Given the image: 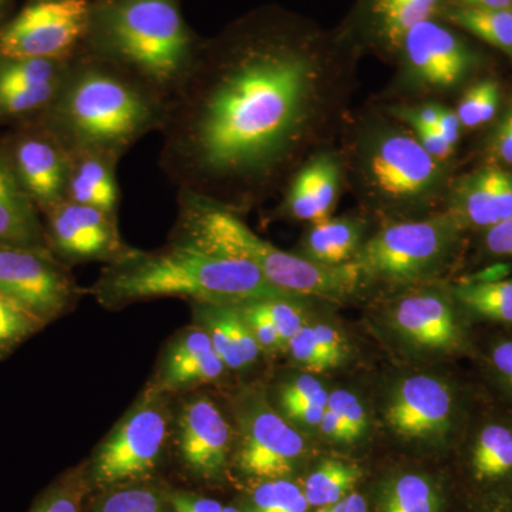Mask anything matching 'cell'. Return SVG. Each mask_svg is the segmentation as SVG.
<instances>
[{"mask_svg":"<svg viewBox=\"0 0 512 512\" xmlns=\"http://www.w3.org/2000/svg\"><path fill=\"white\" fill-rule=\"evenodd\" d=\"M165 396L148 387L84 464L92 493L158 480L170 433Z\"/></svg>","mask_w":512,"mask_h":512,"instance_id":"6","label":"cell"},{"mask_svg":"<svg viewBox=\"0 0 512 512\" xmlns=\"http://www.w3.org/2000/svg\"><path fill=\"white\" fill-rule=\"evenodd\" d=\"M259 301L261 299L238 303L239 312H241L245 322L248 323L259 349L268 350V352L281 350L282 345L278 333H276L274 325H272Z\"/></svg>","mask_w":512,"mask_h":512,"instance_id":"40","label":"cell"},{"mask_svg":"<svg viewBox=\"0 0 512 512\" xmlns=\"http://www.w3.org/2000/svg\"><path fill=\"white\" fill-rule=\"evenodd\" d=\"M245 399L232 466L254 483L288 478L305 454V440L264 397L255 394Z\"/></svg>","mask_w":512,"mask_h":512,"instance_id":"10","label":"cell"},{"mask_svg":"<svg viewBox=\"0 0 512 512\" xmlns=\"http://www.w3.org/2000/svg\"><path fill=\"white\" fill-rule=\"evenodd\" d=\"M224 362L200 326L185 329L168 345L150 389L168 394L215 382L225 372Z\"/></svg>","mask_w":512,"mask_h":512,"instance_id":"18","label":"cell"},{"mask_svg":"<svg viewBox=\"0 0 512 512\" xmlns=\"http://www.w3.org/2000/svg\"><path fill=\"white\" fill-rule=\"evenodd\" d=\"M444 0H369L370 19L377 37L390 49H400L406 33L434 19Z\"/></svg>","mask_w":512,"mask_h":512,"instance_id":"26","label":"cell"},{"mask_svg":"<svg viewBox=\"0 0 512 512\" xmlns=\"http://www.w3.org/2000/svg\"><path fill=\"white\" fill-rule=\"evenodd\" d=\"M173 239L247 261L276 288L298 298L342 299L355 293L363 282L355 262L326 266L289 254L258 237L237 212L188 192L178 191Z\"/></svg>","mask_w":512,"mask_h":512,"instance_id":"5","label":"cell"},{"mask_svg":"<svg viewBox=\"0 0 512 512\" xmlns=\"http://www.w3.org/2000/svg\"><path fill=\"white\" fill-rule=\"evenodd\" d=\"M319 427L322 433L330 440L342 441V443H352V441H355L345 421L340 419L339 414L330 410L329 407H326Z\"/></svg>","mask_w":512,"mask_h":512,"instance_id":"47","label":"cell"},{"mask_svg":"<svg viewBox=\"0 0 512 512\" xmlns=\"http://www.w3.org/2000/svg\"><path fill=\"white\" fill-rule=\"evenodd\" d=\"M92 293L106 306L154 298H187L217 305H238L256 299H301L276 288L247 261L175 239L157 251L128 247L101 271Z\"/></svg>","mask_w":512,"mask_h":512,"instance_id":"3","label":"cell"},{"mask_svg":"<svg viewBox=\"0 0 512 512\" xmlns=\"http://www.w3.org/2000/svg\"><path fill=\"white\" fill-rule=\"evenodd\" d=\"M119 161L99 153L70 154L66 200L87 205L117 220L120 187Z\"/></svg>","mask_w":512,"mask_h":512,"instance_id":"24","label":"cell"},{"mask_svg":"<svg viewBox=\"0 0 512 512\" xmlns=\"http://www.w3.org/2000/svg\"><path fill=\"white\" fill-rule=\"evenodd\" d=\"M416 138L419 140L421 147L436 158L437 161L447 160L453 154L454 147L441 136L440 131L436 127L419 128L416 130Z\"/></svg>","mask_w":512,"mask_h":512,"instance_id":"45","label":"cell"},{"mask_svg":"<svg viewBox=\"0 0 512 512\" xmlns=\"http://www.w3.org/2000/svg\"><path fill=\"white\" fill-rule=\"evenodd\" d=\"M221 512H244L241 505H224Z\"/></svg>","mask_w":512,"mask_h":512,"instance_id":"52","label":"cell"},{"mask_svg":"<svg viewBox=\"0 0 512 512\" xmlns=\"http://www.w3.org/2000/svg\"><path fill=\"white\" fill-rule=\"evenodd\" d=\"M436 488L420 474H404L384 494L382 512H439Z\"/></svg>","mask_w":512,"mask_h":512,"instance_id":"34","label":"cell"},{"mask_svg":"<svg viewBox=\"0 0 512 512\" xmlns=\"http://www.w3.org/2000/svg\"><path fill=\"white\" fill-rule=\"evenodd\" d=\"M47 247L67 262H109L128 248L117 220L96 208L64 200L46 212Z\"/></svg>","mask_w":512,"mask_h":512,"instance_id":"13","label":"cell"},{"mask_svg":"<svg viewBox=\"0 0 512 512\" xmlns=\"http://www.w3.org/2000/svg\"><path fill=\"white\" fill-rule=\"evenodd\" d=\"M173 512H221L224 504L217 498L188 490V488H168Z\"/></svg>","mask_w":512,"mask_h":512,"instance_id":"42","label":"cell"},{"mask_svg":"<svg viewBox=\"0 0 512 512\" xmlns=\"http://www.w3.org/2000/svg\"><path fill=\"white\" fill-rule=\"evenodd\" d=\"M460 224L453 217L407 221L377 232L353 262L363 281L406 284L436 274L456 247Z\"/></svg>","mask_w":512,"mask_h":512,"instance_id":"7","label":"cell"},{"mask_svg":"<svg viewBox=\"0 0 512 512\" xmlns=\"http://www.w3.org/2000/svg\"><path fill=\"white\" fill-rule=\"evenodd\" d=\"M456 390L439 377L416 375L397 384L386 407L394 433L406 439H443L458 423Z\"/></svg>","mask_w":512,"mask_h":512,"instance_id":"14","label":"cell"},{"mask_svg":"<svg viewBox=\"0 0 512 512\" xmlns=\"http://www.w3.org/2000/svg\"><path fill=\"white\" fill-rule=\"evenodd\" d=\"M28 308L0 293V359L45 328Z\"/></svg>","mask_w":512,"mask_h":512,"instance_id":"35","label":"cell"},{"mask_svg":"<svg viewBox=\"0 0 512 512\" xmlns=\"http://www.w3.org/2000/svg\"><path fill=\"white\" fill-rule=\"evenodd\" d=\"M483 248L488 255L512 258V217L485 229Z\"/></svg>","mask_w":512,"mask_h":512,"instance_id":"44","label":"cell"},{"mask_svg":"<svg viewBox=\"0 0 512 512\" xmlns=\"http://www.w3.org/2000/svg\"><path fill=\"white\" fill-rule=\"evenodd\" d=\"M35 121L36 126L19 134L8 153L20 183L40 212L46 214L66 200L70 154L47 128Z\"/></svg>","mask_w":512,"mask_h":512,"instance_id":"17","label":"cell"},{"mask_svg":"<svg viewBox=\"0 0 512 512\" xmlns=\"http://www.w3.org/2000/svg\"><path fill=\"white\" fill-rule=\"evenodd\" d=\"M92 0H36L0 30V57L72 59L89 30Z\"/></svg>","mask_w":512,"mask_h":512,"instance_id":"8","label":"cell"},{"mask_svg":"<svg viewBox=\"0 0 512 512\" xmlns=\"http://www.w3.org/2000/svg\"><path fill=\"white\" fill-rule=\"evenodd\" d=\"M244 512H308L301 485L289 478L258 481L241 505Z\"/></svg>","mask_w":512,"mask_h":512,"instance_id":"32","label":"cell"},{"mask_svg":"<svg viewBox=\"0 0 512 512\" xmlns=\"http://www.w3.org/2000/svg\"><path fill=\"white\" fill-rule=\"evenodd\" d=\"M0 293L49 323L79 296L67 266L49 248L0 244Z\"/></svg>","mask_w":512,"mask_h":512,"instance_id":"11","label":"cell"},{"mask_svg":"<svg viewBox=\"0 0 512 512\" xmlns=\"http://www.w3.org/2000/svg\"><path fill=\"white\" fill-rule=\"evenodd\" d=\"M167 103L133 77L77 52L49 109L37 119L67 153L120 161L141 138L160 133Z\"/></svg>","mask_w":512,"mask_h":512,"instance_id":"2","label":"cell"},{"mask_svg":"<svg viewBox=\"0 0 512 512\" xmlns=\"http://www.w3.org/2000/svg\"><path fill=\"white\" fill-rule=\"evenodd\" d=\"M292 359L308 373H322L330 369L311 325H303L289 340L288 348Z\"/></svg>","mask_w":512,"mask_h":512,"instance_id":"39","label":"cell"},{"mask_svg":"<svg viewBox=\"0 0 512 512\" xmlns=\"http://www.w3.org/2000/svg\"><path fill=\"white\" fill-rule=\"evenodd\" d=\"M192 313L227 369H244L256 362L261 349L237 305L192 302Z\"/></svg>","mask_w":512,"mask_h":512,"instance_id":"23","label":"cell"},{"mask_svg":"<svg viewBox=\"0 0 512 512\" xmlns=\"http://www.w3.org/2000/svg\"><path fill=\"white\" fill-rule=\"evenodd\" d=\"M362 241V225L353 220H323L303 238V258L326 266H340L353 261Z\"/></svg>","mask_w":512,"mask_h":512,"instance_id":"25","label":"cell"},{"mask_svg":"<svg viewBox=\"0 0 512 512\" xmlns=\"http://www.w3.org/2000/svg\"><path fill=\"white\" fill-rule=\"evenodd\" d=\"M316 512H332V510H330V507H325V508H319V511H316Z\"/></svg>","mask_w":512,"mask_h":512,"instance_id":"53","label":"cell"},{"mask_svg":"<svg viewBox=\"0 0 512 512\" xmlns=\"http://www.w3.org/2000/svg\"><path fill=\"white\" fill-rule=\"evenodd\" d=\"M168 488L151 480L96 491L87 498L86 512H173Z\"/></svg>","mask_w":512,"mask_h":512,"instance_id":"28","label":"cell"},{"mask_svg":"<svg viewBox=\"0 0 512 512\" xmlns=\"http://www.w3.org/2000/svg\"><path fill=\"white\" fill-rule=\"evenodd\" d=\"M447 22L466 30L512 57V9H473L451 6Z\"/></svg>","mask_w":512,"mask_h":512,"instance_id":"29","label":"cell"},{"mask_svg":"<svg viewBox=\"0 0 512 512\" xmlns=\"http://www.w3.org/2000/svg\"><path fill=\"white\" fill-rule=\"evenodd\" d=\"M394 328L417 348L443 353L470 348L467 320L454 298L421 291L400 299L393 308Z\"/></svg>","mask_w":512,"mask_h":512,"instance_id":"16","label":"cell"},{"mask_svg":"<svg viewBox=\"0 0 512 512\" xmlns=\"http://www.w3.org/2000/svg\"><path fill=\"white\" fill-rule=\"evenodd\" d=\"M441 106L437 104H426V106L416 107V109H406L399 113V116L412 124L414 130L419 128L436 127L440 119Z\"/></svg>","mask_w":512,"mask_h":512,"instance_id":"46","label":"cell"},{"mask_svg":"<svg viewBox=\"0 0 512 512\" xmlns=\"http://www.w3.org/2000/svg\"><path fill=\"white\" fill-rule=\"evenodd\" d=\"M92 494L83 466L70 470L45 488L29 512H86L87 498Z\"/></svg>","mask_w":512,"mask_h":512,"instance_id":"33","label":"cell"},{"mask_svg":"<svg viewBox=\"0 0 512 512\" xmlns=\"http://www.w3.org/2000/svg\"><path fill=\"white\" fill-rule=\"evenodd\" d=\"M259 303L274 325L281 340L282 349L288 348L289 340L305 325V319H303L305 316H303L302 306L299 305V299L271 298L261 299Z\"/></svg>","mask_w":512,"mask_h":512,"instance_id":"38","label":"cell"},{"mask_svg":"<svg viewBox=\"0 0 512 512\" xmlns=\"http://www.w3.org/2000/svg\"><path fill=\"white\" fill-rule=\"evenodd\" d=\"M200 47L177 0H101L93 3L80 52L128 74L168 104Z\"/></svg>","mask_w":512,"mask_h":512,"instance_id":"4","label":"cell"},{"mask_svg":"<svg viewBox=\"0 0 512 512\" xmlns=\"http://www.w3.org/2000/svg\"><path fill=\"white\" fill-rule=\"evenodd\" d=\"M339 185V161L330 154L312 157L293 175L285 195L286 214L299 221L328 218L335 207Z\"/></svg>","mask_w":512,"mask_h":512,"instance_id":"22","label":"cell"},{"mask_svg":"<svg viewBox=\"0 0 512 512\" xmlns=\"http://www.w3.org/2000/svg\"><path fill=\"white\" fill-rule=\"evenodd\" d=\"M39 212L16 175L8 148H0V244L49 248Z\"/></svg>","mask_w":512,"mask_h":512,"instance_id":"21","label":"cell"},{"mask_svg":"<svg viewBox=\"0 0 512 512\" xmlns=\"http://www.w3.org/2000/svg\"><path fill=\"white\" fill-rule=\"evenodd\" d=\"M400 50L410 82L433 92L453 89L473 67V53L464 40L434 19L413 26Z\"/></svg>","mask_w":512,"mask_h":512,"instance_id":"15","label":"cell"},{"mask_svg":"<svg viewBox=\"0 0 512 512\" xmlns=\"http://www.w3.org/2000/svg\"><path fill=\"white\" fill-rule=\"evenodd\" d=\"M313 330H315L320 349H322L323 356H325L326 362L329 363L330 369L339 366L348 357L349 348L346 339L340 335L338 329L325 325V323L313 325Z\"/></svg>","mask_w":512,"mask_h":512,"instance_id":"43","label":"cell"},{"mask_svg":"<svg viewBox=\"0 0 512 512\" xmlns=\"http://www.w3.org/2000/svg\"><path fill=\"white\" fill-rule=\"evenodd\" d=\"M330 510L332 512H367V503L362 495L352 491L343 500H340L339 503L332 505Z\"/></svg>","mask_w":512,"mask_h":512,"instance_id":"51","label":"cell"},{"mask_svg":"<svg viewBox=\"0 0 512 512\" xmlns=\"http://www.w3.org/2000/svg\"><path fill=\"white\" fill-rule=\"evenodd\" d=\"M329 393L311 375L289 380L279 390V404L286 417L303 427H318L328 404Z\"/></svg>","mask_w":512,"mask_h":512,"instance_id":"31","label":"cell"},{"mask_svg":"<svg viewBox=\"0 0 512 512\" xmlns=\"http://www.w3.org/2000/svg\"><path fill=\"white\" fill-rule=\"evenodd\" d=\"M454 218L461 228L481 231L512 217V173L484 167L458 181L451 197Z\"/></svg>","mask_w":512,"mask_h":512,"instance_id":"19","label":"cell"},{"mask_svg":"<svg viewBox=\"0 0 512 512\" xmlns=\"http://www.w3.org/2000/svg\"><path fill=\"white\" fill-rule=\"evenodd\" d=\"M175 456L185 480L214 485L224 481L232 457V430L208 397L185 402L177 424Z\"/></svg>","mask_w":512,"mask_h":512,"instance_id":"12","label":"cell"},{"mask_svg":"<svg viewBox=\"0 0 512 512\" xmlns=\"http://www.w3.org/2000/svg\"><path fill=\"white\" fill-rule=\"evenodd\" d=\"M328 84L318 47L285 29L200 47L168 101L158 165L178 191L238 212L284 180L318 124Z\"/></svg>","mask_w":512,"mask_h":512,"instance_id":"1","label":"cell"},{"mask_svg":"<svg viewBox=\"0 0 512 512\" xmlns=\"http://www.w3.org/2000/svg\"><path fill=\"white\" fill-rule=\"evenodd\" d=\"M451 6L473 9H512V0H447Z\"/></svg>","mask_w":512,"mask_h":512,"instance_id":"50","label":"cell"},{"mask_svg":"<svg viewBox=\"0 0 512 512\" xmlns=\"http://www.w3.org/2000/svg\"><path fill=\"white\" fill-rule=\"evenodd\" d=\"M453 298L466 319L512 326V278L458 285Z\"/></svg>","mask_w":512,"mask_h":512,"instance_id":"27","label":"cell"},{"mask_svg":"<svg viewBox=\"0 0 512 512\" xmlns=\"http://www.w3.org/2000/svg\"><path fill=\"white\" fill-rule=\"evenodd\" d=\"M326 407L338 413L340 419L345 421L353 440L356 441L365 434L367 413L365 406L357 399L356 394L350 393L348 390H335L329 394Z\"/></svg>","mask_w":512,"mask_h":512,"instance_id":"41","label":"cell"},{"mask_svg":"<svg viewBox=\"0 0 512 512\" xmlns=\"http://www.w3.org/2000/svg\"><path fill=\"white\" fill-rule=\"evenodd\" d=\"M436 128L451 146H457L458 140H460L461 128L463 127H461L456 111L441 107L440 119Z\"/></svg>","mask_w":512,"mask_h":512,"instance_id":"49","label":"cell"},{"mask_svg":"<svg viewBox=\"0 0 512 512\" xmlns=\"http://www.w3.org/2000/svg\"><path fill=\"white\" fill-rule=\"evenodd\" d=\"M483 365L488 379L497 387L512 412V335L498 336L488 343Z\"/></svg>","mask_w":512,"mask_h":512,"instance_id":"37","label":"cell"},{"mask_svg":"<svg viewBox=\"0 0 512 512\" xmlns=\"http://www.w3.org/2000/svg\"><path fill=\"white\" fill-rule=\"evenodd\" d=\"M470 433L467 461L474 483H512V412L484 414Z\"/></svg>","mask_w":512,"mask_h":512,"instance_id":"20","label":"cell"},{"mask_svg":"<svg viewBox=\"0 0 512 512\" xmlns=\"http://www.w3.org/2000/svg\"><path fill=\"white\" fill-rule=\"evenodd\" d=\"M362 161L367 188L386 202L423 200L440 183V161L403 131H383L370 140Z\"/></svg>","mask_w":512,"mask_h":512,"instance_id":"9","label":"cell"},{"mask_svg":"<svg viewBox=\"0 0 512 512\" xmlns=\"http://www.w3.org/2000/svg\"><path fill=\"white\" fill-rule=\"evenodd\" d=\"M360 476L362 473L353 464L336 460L323 461L306 477L303 494L309 507H332L352 493Z\"/></svg>","mask_w":512,"mask_h":512,"instance_id":"30","label":"cell"},{"mask_svg":"<svg viewBox=\"0 0 512 512\" xmlns=\"http://www.w3.org/2000/svg\"><path fill=\"white\" fill-rule=\"evenodd\" d=\"M500 103V86L494 80H484L471 86L461 97L456 110L461 127L477 128L494 119Z\"/></svg>","mask_w":512,"mask_h":512,"instance_id":"36","label":"cell"},{"mask_svg":"<svg viewBox=\"0 0 512 512\" xmlns=\"http://www.w3.org/2000/svg\"><path fill=\"white\" fill-rule=\"evenodd\" d=\"M494 148L504 163L512 165V106L495 131Z\"/></svg>","mask_w":512,"mask_h":512,"instance_id":"48","label":"cell"}]
</instances>
